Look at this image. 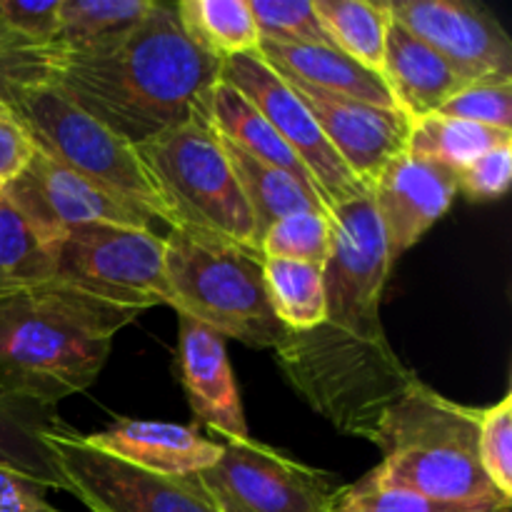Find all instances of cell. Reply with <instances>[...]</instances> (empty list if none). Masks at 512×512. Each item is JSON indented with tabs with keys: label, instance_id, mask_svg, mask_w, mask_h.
Instances as JSON below:
<instances>
[{
	"label": "cell",
	"instance_id": "obj_1",
	"mask_svg": "<svg viewBox=\"0 0 512 512\" xmlns=\"http://www.w3.org/2000/svg\"><path fill=\"white\" fill-rule=\"evenodd\" d=\"M330 223L325 320L303 333L285 330L273 348L275 363L315 413L340 433L375 443L388 410L418 373L398 358L380 320L393 265L370 195L330 210Z\"/></svg>",
	"mask_w": 512,
	"mask_h": 512
},
{
	"label": "cell",
	"instance_id": "obj_2",
	"mask_svg": "<svg viewBox=\"0 0 512 512\" xmlns=\"http://www.w3.org/2000/svg\"><path fill=\"white\" fill-rule=\"evenodd\" d=\"M218 80L220 60L190 43L173 5L155 3L130 28L58 50L50 83L138 148L205 110Z\"/></svg>",
	"mask_w": 512,
	"mask_h": 512
},
{
	"label": "cell",
	"instance_id": "obj_3",
	"mask_svg": "<svg viewBox=\"0 0 512 512\" xmlns=\"http://www.w3.org/2000/svg\"><path fill=\"white\" fill-rule=\"evenodd\" d=\"M138 315L60 283L0 298V393L48 408L83 393Z\"/></svg>",
	"mask_w": 512,
	"mask_h": 512
},
{
	"label": "cell",
	"instance_id": "obj_4",
	"mask_svg": "<svg viewBox=\"0 0 512 512\" xmlns=\"http://www.w3.org/2000/svg\"><path fill=\"white\" fill-rule=\"evenodd\" d=\"M373 445L383 463L368 475L383 488L445 503H512L480 463V410L448 400L420 378L388 410Z\"/></svg>",
	"mask_w": 512,
	"mask_h": 512
},
{
	"label": "cell",
	"instance_id": "obj_5",
	"mask_svg": "<svg viewBox=\"0 0 512 512\" xmlns=\"http://www.w3.org/2000/svg\"><path fill=\"white\" fill-rule=\"evenodd\" d=\"M163 240L175 313L255 350H273L283 340L265 290L263 255L193 230H170Z\"/></svg>",
	"mask_w": 512,
	"mask_h": 512
},
{
	"label": "cell",
	"instance_id": "obj_6",
	"mask_svg": "<svg viewBox=\"0 0 512 512\" xmlns=\"http://www.w3.org/2000/svg\"><path fill=\"white\" fill-rule=\"evenodd\" d=\"M150 185L170 215V230H193L258 248L253 215L205 110L138 145Z\"/></svg>",
	"mask_w": 512,
	"mask_h": 512
},
{
	"label": "cell",
	"instance_id": "obj_7",
	"mask_svg": "<svg viewBox=\"0 0 512 512\" xmlns=\"http://www.w3.org/2000/svg\"><path fill=\"white\" fill-rule=\"evenodd\" d=\"M33 148L170 228V215L145 175L135 145L85 113L53 83L23 90L8 105Z\"/></svg>",
	"mask_w": 512,
	"mask_h": 512
},
{
	"label": "cell",
	"instance_id": "obj_8",
	"mask_svg": "<svg viewBox=\"0 0 512 512\" xmlns=\"http://www.w3.org/2000/svg\"><path fill=\"white\" fill-rule=\"evenodd\" d=\"M53 283L138 313L170 308L165 240L150 228L103 223L70 228L55 240Z\"/></svg>",
	"mask_w": 512,
	"mask_h": 512
},
{
	"label": "cell",
	"instance_id": "obj_9",
	"mask_svg": "<svg viewBox=\"0 0 512 512\" xmlns=\"http://www.w3.org/2000/svg\"><path fill=\"white\" fill-rule=\"evenodd\" d=\"M193 478L218 512H333L343 493L330 473L253 438L223 443L218 463Z\"/></svg>",
	"mask_w": 512,
	"mask_h": 512
},
{
	"label": "cell",
	"instance_id": "obj_10",
	"mask_svg": "<svg viewBox=\"0 0 512 512\" xmlns=\"http://www.w3.org/2000/svg\"><path fill=\"white\" fill-rule=\"evenodd\" d=\"M220 80L238 90L298 155L328 210L368 195V188L345 168L333 145L325 140L298 93L260 58L258 50L223 60Z\"/></svg>",
	"mask_w": 512,
	"mask_h": 512
},
{
	"label": "cell",
	"instance_id": "obj_11",
	"mask_svg": "<svg viewBox=\"0 0 512 512\" xmlns=\"http://www.w3.org/2000/svg\"><path fill=\"white\" fill-rule=\"evenodd\" d=\"M68 493L93 512H218L193 475H160L90 448L65 430L50 440Z\"/></svg>",
	"mask_w": 512,
	"mask_h": 512
},
{
	"label": "cell",
	"instance_id": "obj_12",
	"mask_svg": "<svg viewBox=\"0 0 512 512\" xmlns=\"http://www.w3.org/2000/svg\"><path fill=\"white\" fill-rule=\"evenodd\" d=\"M3 198L53 240L78 225L150 228L155 220L143 208L90 183L40 150H33L23 170L3 185Z\"/></svg>",
	"mask_w": 512,
	"mask_h": 512
},
{
	"label": "cell",
	"instance_id": "obj_13",
	"mask_svg": "<svg viewBox=\"0 0 512 512\" xmlns=\"http://www.w3.org/2000/svg\"><path fill=\"white\" fill-rule=\"evenodd\" d=\"M390 18L428 43L455 73L512 78V40L488 8L470 0H385Z\"/></svg>",
	"mask_w": 512,
	"mask_h": 512
},
{
	"label": "cell",
	"instance_id": "obj_14",
	"mask_svg": "<svg viewBox=\"0 0 512 512\" xmlns=\"http://www.w3.org/2000/svg\"><path fill=\"white\" fill-rule=\"evenodd\" d=\"M383 228L390 265L413 248L453 205L458 175L403 150L368 188Z\"/></svg>",
	"mask_w": 512,
	"mask_h": 512
},
{
	"label": "cell",
	"instance_id": "obj_15",
	"mask_svg": "<svg viewBox=\"0 0 512 512\" xmlns=\"http://www.w3.org/2000/svg\"><path fill=\"white\" fill-rule=\"evenodd\" d=\"M298 93L305 108L323 130L325 140L333 145L345 168L370 188L380 170L405 150L410 133V120L395 108L360 103V100L338 98L320 93L300 83H288Z\"/></svg>",
	"mask_w": 512,
	"mask_h": 512
},
{
	"label": "cell",
	"instance_id": "obj_16",
	"mask_svg": "<svg viewBox=\"0 0 512 512\" xmlns=\"http://www.w3.org/2000/svg\"><path fill=\"white\" fill-rule=\"evenodd\" d=\"M178 318V368L190 410L200 423L223 435L228 443L248 440V423L225 350V338L195 320L183 315Z\"/></svg>",
	"mask_w": 512,
	"mask_h": 512
},
{
	"label": "cell",
	"instance_id": "obj_17",
	"mask_svg": "<svg viewBox=\"0 0 512 512\" xmlns=\"http://www.w3.org/2000/svg\"><path fill=\"white\" fill-rule=\"evenodd\" d=\"M90 448L125 460L135 468L160 475H198L218 463L223 443L203 438L193 428L158 420L123 418L93 435H83Z\"/></svg>",
	"mask_w": 512,
	"mask_h": 512
},
{
	"label": "cell",
	"instance_id": "obj_18",
	"mask_svg": "<svg viewBox=\"0 0 512 512\" xmlns=\"http://www.w3.org/2000/svg\"><path fill=\"white\" fill-rule=\"evenodd\" d=\"M383 80L395 108L410 123L438 113L463 85H468V80L460 78L428 43L393 18L385 35Z\"/></svg>",
	"mask_w": 512,
	"mask_h": 512
},
{
	"label": "cell",
	"instance_id": "obj_19",
	"mask_svg": "<svg viewBox=\"0 0 512 512\" xmlns=\"http://www.w3.org/2000/svg\"><path fill=\"white\" fill-rule=\"evenodd\" d=\"M258 55L288 83L308 85L320 93L378 108H395L385 80L333 45H278L260 40Z\"/></svg>",
	"mask_w": 512,
	"mask_h": 512
},
{
	"label": "cell",
	"instance_id": "obj_20",
	"mask_svg": "<svg viewBox=\"0 0 512 512\" xmlns=\"http://www.w3.org/2000/svg\"><path fill=\"white\" fill-rule=\"evenodd\" d=\"M65 430L68 425L55 408L0 393V468L25 475L45 490L68 493L63 470L50 450V440Z\"/></svg>",
	"mask_w": 512,
	"mask_h": 512
},
{
	"label": "cell",
	"instance_id": "obj_21",
	"mask_svg": "<svg viewBox=\"0 0 512 512\" xmlns=\"http://www.w3.org/2000/svg\"><path fill=\"white\" fill-rule=\"evenodd\" d=\"M218 140L230 168H233L235 180L243 190L250 215H253L258 248L270 225H275L278 220L298 213H330L328 205L320 200V195L315 190L305 188L303 183H298L293 175L283 173L273 165L260 163L258 158L248 155L230 140L220 138V135Z\"/></svg>",
	"mask_w": 512,
	"mask_h": 512
},
{
	"label": "cell",
	"instance_id": "obj_22",
	"mask_svg": "<svg viewBox=\"0 0 512 512\" xmlns=\"http://www.w3.org/2000/svg\"><path fill=\"white\" fill-rule=\"evenodd\" d=\"M208 123L220 138L230 140V143L238 145L240 150H245L248 155L258 158L260 163L273 165V168L293 175L298 183H303L305 188L318 193V188H315L313 178H310V173L305 170V165L300 163L298 155L288 148V143L275 133L273 125H270L268 120H265L263 115L238 93V90L225 85L223 80H218L208 95Z\"/></svg>",
	"mask_w": 512,
	"mask_h": 512
},
{
	"label": "cell",
	"instance_id": "obj_23",
	"mask_svg": "<svg viewBox=\"0 0 512 512\" xmlns=\"http://www.w3.org/2000/svg\"><path fill=\"white\" fill-rule=\"evenodd\" d=\"M173 8L190 43L220 63L258 50L260 35L248 0H180Z\"/></svg>",
	"mask_w": 512,
	"mask_h": 512
},
{
	"label": "cell",
	"instance_id": "obj_24",
	"mask_svg": "<svg viewBox=\"0 0 512 512\" xmlns=\"http://www.w3.org/2000/svg\"><path fill=\"white\" fill-rule=\"evenodd\" d=\"M55 240L0 195V298L53 283Z\"/></svg>",
	"mask_w": 512,
	"mask_h": 512
},
{
	"label": "cell",
	"instance_id": "obj_25",
	"mask_svg": "<svg viewBox=\"0 0 512 512\" xmlns=\"http://www.w3.org/2000/svg\"><path fill=\"white\" fill-rule=\"evenodd\" d=\"M313 10L333 48L383 78L388 5L368 0H313Z\"/></svg>",
	"mask_w": 512,
	"mask_h": 512
},
{
	"label": "cell",
	"instance_id": "obj_26",
	"mask_svg": "<svg viewBox=\"0 0 512 512\" xmlns=\"http://www.w3.org/2000/svg\"><path fill=\"white\" fill-rule=\"evenodd\" d=\"M510 140L512 133L508 130L485 128V125L468 123V120H455L433 113L410 123L405 150L458 175L475 158L498 148V145L510 143Z\"/></svg>",
	"mask_w": 512,
	"mask_h": 512
},
{
	"label": "cell",
	"instance_id": "obj_27",
	"mask_svg": "<svg viewBox=\"0 0 512 512\" xmlns=\"http://www.w3.org/2000/svg\"><path fill=\"white\" fill-rule=\"evenodd\" d=\"M270 308L285 330L303 333L325 320L323 270L285 258H263Z\"/></svg>",
	"mask_w": 512,
	"mask_h": 512
},
{
	"label": "cell",
	"instance_id": "obj_28",
	"mask_svg": "<svg viewBox=\"0 0 512 512\" xmlns=\"http://www.w3.org/2000/svg\"><path fill=\"white\" fill-rule=\"evenodd\" d=\"M155 0H60L58 50H78L138 23Z\"/></svg>",
	"mask_w": 512,
	"mask_h": 512
},
{
	"label": "cell",
	"instance_id": "obj_29",
	"mask_svg": "<svg viewBox=\"0 0 512 512\" xmlns=\"http://www.w3.org/2000/svg\"><path fill=\"white\" fill-rule=\"evenodd\" d=\"M333 243L330 213H298L270 225L260 240L263 258H285L310 263L323 270Z\"/></svg>",
	"mask_w": 512,
	"mask_h": 512
},
{
	"label": "cell",
	"instance_id": "obj_30",
	"mask_svg": "<svg viewBox=\"0 0 512 512\" xmlns=\"http://www.w3.org/2000/svg\"><path fill=\"white\" fill-rule=\"evenodd\" d=\"M58 45L33 43L0 23V103L10 105L23 90L53 80Z\"/></svg>",
	"mask_w": 512,
	"mask_h": 512
},
{
	"label": "cell",
	"instance_id": "obj_31",
	"mask_svg": "<svg viewBox=\"0 0 512 512\" xmlns=\"http://www.w3.org/2000/svg\"><path fill=\"white\" fill-rule=\"evenodd\" d=\"M333 512H510V505H463L425 498L410 490L383 488L370 475L340 493Z\"/></svg>",
	"mask_w": 512,
	"mask_h": 512
},
{
	"label": "cell",
	"instance_id": "obj_32",
	"mask_svg": "<svg viewBox=\"0 0 512 512\" xmlns=\"http://www.w3.org/2000/svg\"><path fill=\"white\" fill-rule=\"evenodd\" d=\"M260 40L278 45H333L308 0H248Z\"/></svg>",
	"mask_w": 512,
	"mask_h": 512
},
{
	"label": "cell",
	"instance_id": "obj_33",
	"mask_svg": "<svg viewBox=\"0 0 512 512\" xmlns=\"http://www.w3.org/2000/svg\"><path fill=\"white\" fill-rule=\"evenodd\" d=\"M438 113L512 133V78L473 80L463 85Z\"/></svg>",
	"mask_w": 512,
	"mask_h": 512
},
{
	"label": "cell",
	"instance_id": "obj_34",
	"mask_svg": "<svg viewBox=\"0 0 512 512\" xmlns=\"http://www.w3.org/2000/svg\"><path fill=\"white\" fill-rule=\"evenodd\" d=\"M480 463L498 493L512 500V393L480 410Z\"/></svg>",
	"mask_w": 512,
	"mask_h": 512
},
{
	"label": "cell",
	"instance_id": "obj_35",
	"mask_svg": "<svg viewBox=\"0 0 512 512\" xmlns=\"http://www.w3.org/2000/svg\"><path fill=\"white\" fill-rule=\"evenodd\" d=\"M512 180V140L488 150L458 173V190L473 200H493L508 193Z\"/></svg>",
	"mask_w": 512,
	"mask_h": 512
},
{
	"label": "cell",
	"instance_id": "obj_36",
	"mask_svg": "<svg viewBox=\"0 0 512 512\" xmlns=\"http://www.w3.org/2000/svg\"><path fill=\"white\" fill-rule=\"evenodd\" d=\"M60 0H0V23L33 43H55L58 35Z\"/></svg>",
	"mask_w": 512,
	"mask_h": 512
},
{
	"label": "cell",
	"instance_id": "obj_37",
	"mask_svg": "<svg viewBox=\"0 0 512 512\" xmlns=\"http://www.w3.org/2000/svg\"><path fill=\"white\" fill-rule=\"evenodd\" d=\"M33 140L8 105L0 103V185L13 180L33 155Z\"/></svg>",
	"mask_w": 512,
	"mask_h": 512
},
{
	"label": "cell",
	"instance_id": "obj_38",
	"mask_svg": "<svg viewBox=\"0 0 512 512\" xmlns=\"http://www.w3.org/2000/svg\"><path fill=\"white\" fill-rule=\"evenodd\" d=\"M0 512H63L48 503L43 485L0 468Z\"/></svg>",
	"mask_w": 512,
	"mask_h": 512
},
{
	"label": "cell",
	"instance_id": "obj_39",
	"mask_svg": "<svg viewBox=\"0 0 512 512\" xmlns=\"http://www.w3.org/2000/svg\"><path fill=\"white\" fill-rule=\"evenodd\" d=\"M0 195H3V185H0Z\"/></svg>",
	"mask_w": 512,
	"mask_h": 512
}]
</instances>
